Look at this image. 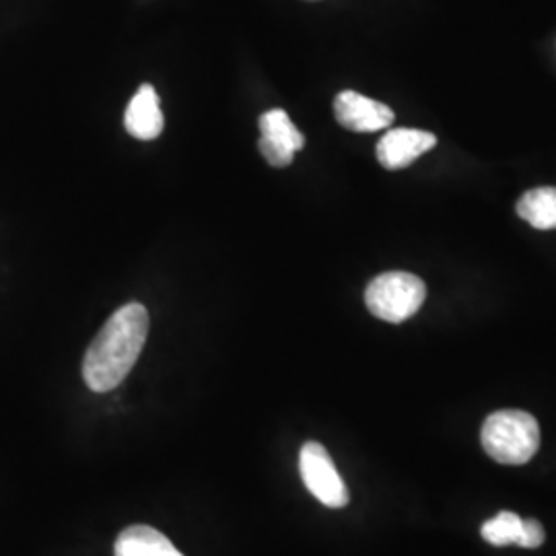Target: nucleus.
Returning <instances> with one entry per match:
<instances>
[{
    "instance_id": "1",
    "label": "nucleus",
    "mask_w": 556,
    "mask_h": 556,
    "mask_svg": "<svg viewBox=\"0 0 556 556\" xmlns=\"http://www.w3.org/2000/svg\"><path fill=\"white\" fill-rule=\"evenodd\" d=\"M149 337V312L140 303L122 305L103 324L83 358V379L91 392L118 388L137 365Z\"/></svg>"
},
{
    "instance_id": "2",
    "label": "nucleus",
    "mask_w": 556,
    "mask_h": 556,
    "mask_svg": "<svg viewBox=\"0 0 556 556\" xmlns=\"http://www.w3.org/2000/svg\"><path fill=\"white\" fill-rule=\"evenodd\" d=\"M482 447L498 464L519 466L536 456L540 447V425L523 410H498L484 420Z\"/></svg>"
},
{
    "instance_id": "3",
    "label": "nucleus",
    "mask_w": 556,
    "mask_h": 556,
    "mask_svg": "<svg viewBox=\"0 0 556 556\" xmlns=\"http://www.w3.org/2000/svg\"><path fill=\"white\" fill-rule=\"evenodd\" d=\"M427 299L425 282L410 273L392 270L374 278L365 291V305L376 318L402 324L413 318Z\"/></svg>"
},
{
    "instance_id": "4",
    "label": "nucleus",
    "mask_w": 556,
    "mask_h": 556,
    "mask_svg": "<svg viewBox=\"0 0 556 556\" xmlns=\"http://www.w3.org/2000/svg\"><path fill=\"white\" fill-rule=\"evenodd\" d=\"M299 472L307 491L330 509L349 505V489L338 475L328 450L318 441H307L299 454Z\"/></svg>"
},
{
    "instance_id": "5",
    "label": "nucleus",
    "mask_w": 556,
    "mask_h": 556,
    "mask_svg": "<svg viewBox=\"0 0 556 556\" xmlns=\"http://www.w3.org/2000/svg\"><path fill=\"white\" fill-rule=\"evenodd\" d=\"M260 153L273 167H287L305 147V137L285 110H270L260 116Z\"/></svg>"
},
{
    "instance_id": "6",
    "label": "nucleus",
    "mask_w": 556,
    "mask_h": 556,
    "mask_svg": "<svg viewBox=\"0 0 556 556\" xmlns=\"http://www.w3.org/2000/svg\"><path fill=\"white\" fill-rule=\"evenodd\" d=\"M338 124L353 132H376L394 124V112L376 100H369L357 91H342L334 100Z\"/></svg>"
},
{
    "instance_id": "7",
    "label": "nucleus",
    "mask_w": 556,
    "mask_h": 556,
    "mask_svg": "<svg viewBox=\"0 0 556 556\" xmlns=\"http://www.w3.org/2000/svg\"><path fill=\"white\" fill-rule=\"evenodd\" d=\"M438 144L435 135L413 128H394L383 139L379 140L378 161L390 172L408 167L410 163L431 151Z\"/></svg>"
},
{
    "instance_id": "8",
    "label": "nucleus",
    "mask_w": 556,
    "mask_h": 556,
    "mask_svg": "<svg viewBox=\"0 0 556 556\" xmlns=\"http://www.w3.org/2000/svg\"><path fill=\"white\" fill-rule=\"evenodd\" d=\"M160 96L153 85H140L139 91L126 108L124 126L130 137L139 140H155L163 132Z\"/></svg>"
},
{
    "instance_id": "9",
    "label": "nucleus",
    "mask_w": 556,
    "mask_h": 556,
    "mask_svg": "<svg viewBox=\"0 0 556 556\" xmlns=\"http://www.w3.org/2000/svg\"><path fill=\"white\" fill-rule=\"evenodd\" d=\"M114 556H184L163 536L160 530L151 526H130L126 528L114 544Z\"/></svg>"
},
{
    "instance_id": "10",
    "label": "nucleus",
    "mask_w": 556,
    "mask_h": 556,
    "mask_svg": "<svg viewBox=\"0 0 556 556\" xmlns=\"http://www.w3.org/2000/svg\"><path fill=\"white\" fill-rule=\"evenodd\" d=\"M517 215L536 229H556V188H534L517 200Z\"/></svg>"
},
{
    "instance_id": "11",
    "label": "nucleus",
    "mask_w": 556,
    "mask_h": 556,
    "mask_svg": "<svg viewBox=\"0 0 556 556\" xmlns=\"http://www.w3.org/2000/svg\"><path fill=\"white\" fill-rule=\"evenodd\" d=\"M519 532H521V517L511 511H501L497 517L489 519L480 530L482 538L493 546L517 544Z\"/></svg>"
},
{
    "instance_id": "12",
    "label": "nucleus",
    "mask_w": 556,
    "mask_h": 556,
    "mask_svg": "<svg viewBox=\"0 0 556 556\" xmlns=\"http://www.w3.org/2000/svg\"><path fill=\"white\" fill-rule=\"evenodd\" d=\"M544 542V528L536 519H521V532L517 538V544L523 548H538Z\"/></svg>"
}]
</instances>
